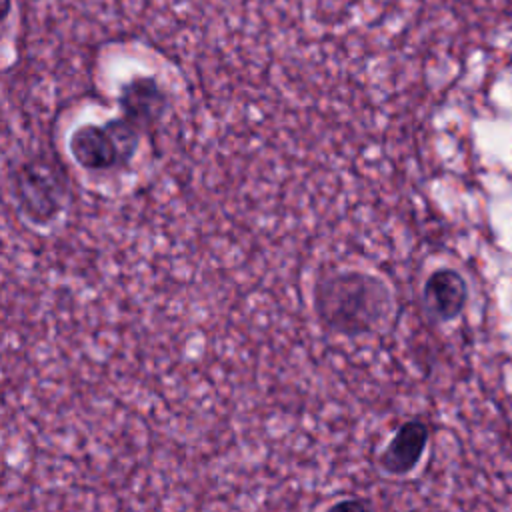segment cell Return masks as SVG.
<instances>
[{
  "label": "cell",
  "instance_id": "obj_7",
  "mask_svg": "<svg viewBox=\"0 0 512 512\" xmlns=\"http://www.w3.org/2000/svg\"><path fill=\"white\" fill-rule=\"evenodd\" d=\"M326 512H370V506L366 500L360 498H344L332 504Z\"/></svg>",
  "mask_w": 512,
  "mask_h": 512
},
{
  "label": "cell",
  "instance_id": "obj_5",
  "mask_svg": "<svg viewBox=\"0 0 512 512\" xmlns=\"http://www.w3.org/2000/svg\"><path fill=\"white\" fill-rule=\"evenodd\" d=\"M426 312L438 322H450L460 316L466 306L468 288L464 278L452 268L434 270L424 284Z\"/></svg>",
  "mask_w": 512,
  "mask_h": 512
},
{
  "label": "cell",
  "instance_id": "obj_2",
  "mask_svg": "<svg viewBox=\"0 0 512 512\" xmlns=\"http://www.w3.org/2000/svg\"><path fill=\"white\" fill-rule=\"evenodd\" d=\"M142 130L128 118H112L104 124H82L68 138L74 162L90 172H108L128 166L138 152Z\"/></svg>",
  "mask_w": 512,
  "mask_h": 512
},
{
  "label": "cell",
  "instance_id": "obj_6",
  "mask_svg": "<svg viewBox=\"0 0 512 512\" xmlns=\"http://www.w3.org/2000/svg\"><path fill=\"white\" fill-rule=\"evenodd\" d=\"M428 444V426L420 420L404 422L380 454V468L392 476H404L412 472Z\"/></svg>",
  "mask_w": 512,
  "mask_h": 512
},
{
  "label": "cell",
  "instance_id": "obj_3",
  "mask_svg": "<svg viewBox=\"0 0 512 512\" xmlns=\"http://www.w3.org/2000/svg\"><path fill=\"white\" fill-rule=\"evenodd\" d=\"M12 196L20 214L36 224H52L66 206L68 186L58 164L46 156L20 162L10 176Z\"/></svg>",
  "mask_w": 512,
  "mask_h": 512
},
{
  "label": "cell",
  "instance_id": "obj_1",
  "mask_svg": "<svg viewBox=\"0 0 512 512\" xmlns=\"http://www.w3.org/2000/svg\"><path fill=\"white\" fill-rule=\"evenodd\" d=\"M388 286L366 272H338L322 278L314 290L320 322L342 336L376 330L390 312Z\"/></svg>",
  "mask_w": 512,
  "mask_h": 512
},
{
  "label": "cell",
  "instance_id": "obj_4",
  "mask_svg": "<svg viewBox=\"0 0 512 512\" xmlns=\"http://www.w3.org/2000/svg\"><path fill=\"white\" fill-rule=\"evenodd\" d=\"M118 104L122 116L144 130L162 120L168 110V96L154 76H134L122 84Z\"/></svg>",
  "mask_w": 512,
  "mask_h": 512
}]
</instances>
